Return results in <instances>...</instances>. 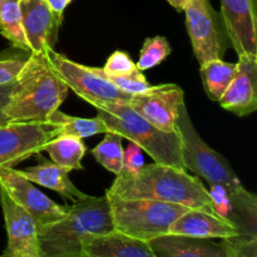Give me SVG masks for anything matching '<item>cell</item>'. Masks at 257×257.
Listing matches in <instances>:
<instances>
[{"mask_svg": "<svg viewBox=\"0 0 257 257\" xmlns=\"http://www.w3.org/2000/svg\"><path fill=\"white\" fill-rule=\"evenodd\" d=\"M107 192L115 197L162 201L216 215L200 177L171 166L152 163L145 165L136 176L117 175Z\"/></svg>", "mask_w": 257, "mask_h": 257, "instance_id": "obj_1", "label": "cell"}, {"mask_svg": "<svg viewBox=\"0 0 257 257\" xmlns=\"http://www.w3.org/2000/svg\"><path fill=\"white\" fill-rule=\"evenodd\" d=\"M107 196H88L67 206L59 221L38 228L40 257H83V243L90 237L113 232Z\"/></svg>", "mask_w": 257, "mask_h": 257, "instance_id": "obj_2", "label": "cell"}, {"mask_svg": "<svg viewBox=\"0 0 257 257\" xmlns=\"http://www.w3.org/2000/svg\"><path fill=\"white\" fill-rule=\"evenodd\" d=\"M69 88L52 70L44 55H30L24 79L3 113L4 123L47 122L67 98Z\"/></svg>", "mask_w": 257, "mask_h": 257, "instance_id": "obj_3", "label": "cell"}, {"mask_svg": "<svg viewBox=\"0 0 257 257\" xmlns=\"http://www.w3.org/2000/svg\"><path fill=\"white\" fill-rule=\"evenodd\" d=\"M94 107L97 117L103 120L107 132L117 133L140 146L142 151L153 158L155 163L186 170L177 131L165 132L158 130L135 112L128 103H107Z\"/></svg>", "mask_w": 257, "mask_h": 257, "instance_id": "obj_4", "label": "cell"}, {"mask_svg": "<svg viewBox=\"0 0 257 257\" xmlns=\"http://www.w3.org/2000/svg\"><path fill=\"white\" fill-rule=\"evenodd\" d=\"M115 232L148 242L168 233L171 225L190 208L146 198H120L105 191Z\"/></svg>", "mask_w": 257, "mask_h": 257, "instance_id": "obj_5", "label": "cell"}, {"mask_svg": "<svg viewBox=\"0 0 257 257\" xmlns=\"http://www.w3.org/2000/svg\"><path fill=\"white\" fill-rule=\"evenodd\" d=\"M176 131L181 138L182 161L186 170L192 171L197 177L207 181L208 185H220L231 193H238L245 190L230 163L198 135L186 104L180 108Z\"/></svg>", "mask_w": 257, "mask_h": 257, "instance_id": "obj_6", "label": "cell"}, {"mask_svg": "<svg viewBox=\"0 0 257 257\" xmlns=\"http://www.w3.org/2000/svg\"><path fill=\"white\" fill-rule=\"evenodd\" d=\"M44 57L60 80L78 97L92 105L128 103L132 97L103 77L95 67H87L73 62L54 49L45 53Z\"/></svg>", "mask_w": 257, "mask_h": 257, "instance_id": "obj_7", "label": "cell"}, {"mask_svg": "<svg viewBox=\"0 0 257 257\" xmlns=\"http://www.w3.org/2000/svg\"><path fill=\"white\" fill-rule=\"evenodd\" d=\"M183 12L193 53L200 65L208 60L222 59L230 39L221 14L213 9L210 0H192Z\"/></svg>", "mask_w": 257, "mask_h": 257, "instance_id": "obj_8", "label": "cell"}, {"mask_svg": "<svg viewBox=\"0 0 257 257\" xmlns=\"http://www.w3.org/2000/svg\"><path fill=\"white\" fill-rule=\"evenodd\" d=\"M57 136L58 128L49 122L0 124V170L13 168L40 153Z\"/></svg>", "mask_w": 257, "mask_h": 257, "instance_id": "obj_9", "label": "cell"}, {"mask_svg": "<svg viewBox=\"0 0 257 257\" xmlns=\"http://www.w3.org/2000/svg\"><path fill=\"white\" fill-rule=\"evenodd\" d=\"M182 104L185 93L177 84L151 87L146 92L133 94L128 102L141 117L165 132H176V120Z\"/></svg>", "mask_w": 257, "mask_h": 257, "instance_id": "obj_10", "label": "cell"}, {"mask_svg": "<svg viewBox=\"0 0 257 257\" xmlns=\"http://www.w3.org/2000/svg\"><path fill=\"white\" fill-rule=\"evenodd\" d=\"M0 186L15 203L34 218L38 228L57 222L67 213V206L53 202L32 182L17 173L15 168L0 170Z\"/></svg>", "mask_w": 257, "mask_h": 257, "instance_id": "obj_11", "label": "cell"}, {"mask_svg": "<svg viewBox=\"0 0 257 257\" xmlns=\"http://www.w3.org/2000/svg\"><path fill=\"white\" fill-rule=\"evenodd\" d=\"M0 206L8 235L7 248L0 257H40L39 235L34 218L15 203L2 186Z\"/></svg>", "mask_w": 257, "mask_h": 257, "instance_id": "obj_12", "label": "cell"}, {"mask_svg": "<svg viewBox=\"0 0 257 257\" xmlns=\"http://www.w3.org/2000/svg\"><path fill=\"white\" fill-rule=\"evenodd\" d=\"M220 14L237 57H257L256 0H221Z\"/></svg>", "mask_w": 257, "mask_h": 257, "instance_id": "obj_13", "label": "cell"}, {"mask_svg": "<svg viewBox=\"0 0 257 257\" xmlns=\"http://www.w3.org/2000/svg\"><path fill=\"white\" fill-rule=\"evenodd\" d=\"M22 28L32 54L44 55L54 49L62 22L44 0H20Z\"/></svg>", "mask_w": 257, "mask_h": 257, "instance_id": "obj_14", "label": "cell"}, {"mask_svg": "<svg viewBox=\"0 0 257 257\" xmlns=\"http://www.w3.org/2000/svg\"><path fill=\"white\" fill-rule=\"evenodd\" d=\"M232 82L218 103L223 109L246 117L257 109V57L241 55Z\"/></svg>", "mask_w": 257, "mask_h": 257, "instance_id": "obj_15", "label": "cell"}, {"mask_svg": "<svg viewBox=\"0 0 257 257\" xmlns=\"http://www.w3.org/2000/svg\"><path fill=\"white\" fill-rule=\"evenodd\" d=\"M148 245L157 257H233L228 240L215 242L211 238L166 233L148 241Z\"/></svg>", "mask_w": 257, "mask_h": 257, "instance_id": "obj_16", "label": "cell"}, {"mask_svg": "<svg viewBox=\"0 0 257 257\" xmlns=\"http://www.w3.org/2000/svg\"><path fill=\"white\" fill-rule=\"evenodd\" d=\"M168 233L197 238L227 240L241 236L240 231L231 222L200 210L190 208L171 225Z\"/></svg>", "mask_w": 257, "mask_h": 257, "instance_id": "obj_17", "label": "cell"}, {"mask_svg": "<svg viewBox=\"0 0 257 257\" xmlns=\"http://www.w3.org/2000/svg\"><path fill=\"white\" fill-rule=\"evenodd\" d=\"M83 257H157L148 242L113 232L90 237L83 243Z\"/></svg>", "mask_w": 257, "mask_h": 257, "instance_id": "obj_18", "label": "cell"}, {"mask_svg": "<svg viewBox=\"0 0 257 257\" xmlns=\"http://www.w3.org/2000/svg\"><path fill=\"white\" fill-rule=\"evenodd\" d=\"M39 163L33 167H28L25 170H15L22 177L28 180L32 183H37L38 186H43L45 188L55 191L59 193L64 200L70 202H77L82 198L87 197L84 192L78 190L69 178V172L62 168L60 166L55 165L52 161L42 157L38 153Z\"/></svg>", "mask_w": 257, "mask_h": 257, "instance_id": "obj_19", "label": "cell"}, {"mask_svg": "<svg viewBox=\"0 0 257 257\" xmlns=\"http://www.w3.org/2000/svg\"><path fill=\"white\" fill-rule=\"evenodd\" d=\"M44 151L49 155L52 162L68 172L83 170L82 158L87 152V147L82 138L59 135L47 143Z\"/></svg>", "mask_w": 257, "mask_h": 257, "instance_id": "obj_20", "label": "cell"}, {"mask_svg": "<svg viewBox=\"0 0 257 257\" xmlns=\"http://www.w3.org/2000/svg\"><path fill=\"white\" fill-rule=\"evenodd\" d=\"M236 70L237 65L235 63H228L222 59L208 60L201 65L203 88L211 100H220L230 83L232 82Z\"/></svg>", "mask_w": 257, "mask_h": 257, "instance_id": "obj_21", "label": "cell"}, {"mask_svg": "<svg viewBox=\"0 0 257 257\" xmlns=\"http://www.w3.org/2000/svg\"><path fill=\"white\" fill-rule=\"evenodd\" d=\"M47 122L52 123L58 128L59 135L73 136L77 138H88L92 136L99 135V133L107 132V127L102 119L95 118H82L73 117V115L65 114L59 109L55 110Z\"/></svg>", "mask_w": 257, "mask_h": 257, "instance_id": "obj_22", "label": "cell"}, {"mask_svg": "<svg viewBox=\"0 0 257 257\" xmlns=\"http://www.w3.org/2000/svg\"><path fill=\"white\" fill-rule=\"evenodd\" d=\"M0 32L12 47L29 52L22 28L20 0H0Z\"/></svg>", "mask_w": 257, "mask_h": 257, "instance_id": "obj_23", "label": "cell"}, {"mask_svg": "<svg viewBox=\"0 0 257 257\" xmlns=\"http://www.w3.org/2000/svg\"><path fill=\"white\" fill-rule=\"evenodd\" d=\"M104 135L102 142L93 148L92 153L100 166L117 176L122 171L123 137L113 132H105Z\"/></svg>", "mask_w": 257, "mask_h": 257, "instance_id": "obj_24", "label": "cell"}, {"mask_svg": "<svg viewBox=\"0 0 257 257\" xmlns=\"http://www.w3.org/2000/svg\"><path fill=\"white\" fill-rule=\"evenodd\" d=\"M32 53L19 48L0 52V85L14 82L19 78Z\"/></svg>", "mask_w": 257, "mask_h": 257, "instance_id": "obj_25", "label": "cell"}, {"mask_svg": "<svg viewBox=\"0 0 257 257\" xmlns=\"http://www.w3.org/2000/svg\"><path fill=\"white\" fill-rule=\"evenodd\" d=\"M170 54L171 45L166 38H147L142 45L140 59H138L136 67H137L141 72L152 69V68L160 65Z\"/></svg>", "mask_w": 257, "mask_h": 257, "instance_id": "obj_26", "label": "cell"}, {"mask_svg": "<svg viewBox=\"0 0 257 257\" xmlns=\"http://www.w3.org/2000/svg\"><path fill=\"white\" fill-rule=\"evenodd\" d=\"M103 77H104V75H103ZM105 78H107L110 83H113L115 87L119 88L120 90H123V92L128 93V94L131 95L138 94V93H143L152 87L140 69H136L135 72L130 73V74L118 75V77H105Z\"/></svg>", "mask_w": 257, "mask_h": 257, "instance_id": "obj_27", "label": "cell"}, {"mask_svg": "<svg viewBox=\"0 0 257 257\" xmlns=\"http://www.w3.org/2000/svg\"><path fill=\"white\" fill-rule=\"evenodd\" d=\"M97 69L104 77H118V75L130 74L138 68L136 67V64L127 53L117 50L109 55L104 67L97 68Z\"/></svg>", "mask_w": 257, "mask_h": 257, "instance_id": "obj_28", "label": "cell"}, {"mask_svg": "<svg viewBox=\"0 0 257 257\" xmlns=\"http://www.w3.org/2000/svg\"><path fill=\"white\" fill-rule=\"evenodd\" d=\"M143 151L140 146L136 143H128L127 148L123 150V161L122 171L119 175L122 176H136L145 167V158H143Z\"/></svg>", "mask_w": 257, "mask_h": 257, "instance_id": "obj_29", "label": "cell"}, {"mask_svg": "<svg viewBox=\"0 0 257 257\" xmlns=\"http://www.w3.org/2000/svg\"><path fill=\"white\" fill-rule=\"evenodd\" d=\"M233 250V257H257V237L237 236L227 238Z\"/></svg>", "mask_w": 257, "mask_h": 257, "instance_id": "obj_30", "label": "cell"}, {"mask_svg": "<svg viewBox=\"0 0 257 257\" xmlns=\"http://www.w3.org/2000/svg\"><path fill=\"white\" fill-rule=\"evenodd\" d=\"M25 67H27V65H25ZM24 73H25V68H24V70H23L22 74L19 75V78H18V79H15L14 82L0 85V124H4L3 113H4L5 107H7L8 103L10 102V99H12L13 94L15 93V90H17L18 88H19V85L22 84L23 79H24Z\"/></svg>", "mask_w": 257, "mask_h": 257, "instance_id": "obj_31", "label": "cell"}, {"mask_svg": "<svg viewBox=\"0 0 257 257\" xmlns=\"http://www.w3.org/2000/svg\"><path fill=\"white\" fill-rule=\"evenodd\" d=\"M44 2L47 3L53 14L57 17V19L63 22V14H64L65 8L72 3V0H44Z\"/></svg>", "mask_w": 257, "mask_h": 257, "instance_id": "obj_32", "label": "cell"}, {"mask_svg": "<svg viewBox=\"0 0 257 257\" xmlns=\"http://www.w3.org/2000/svg\"><path fill=\"white\" fill-rule=\"evenodd\" d=\"M167 2L170 3L177 12H183L185 8L187 7L188 3H191L192 0H167Z\"/></svg>", "mask_w": 257, "mask_h": 257, "instance_id": "obj_33", "label": "cell"}]
</instances>
